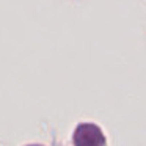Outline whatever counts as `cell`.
I'll return each mask as SVG.
<instances>
[{
    "mask_svg": "<svg viewBox=\"0 0 146 146\" xmlns=\"http://www.w3.org/2000/svg\"><path fill=\"white\" fill-rule=\"evenodd\" d=\"M76 143L77 146H101L104 138L99 129H96L94 126H82L77 129Z\"/></svg>",
    "mask_w": 146,
    "mask_h": 146,
    "instance_id": "obj_1",
    "label": "cell"
}]
</instances>
